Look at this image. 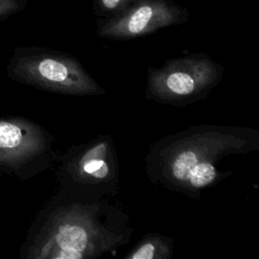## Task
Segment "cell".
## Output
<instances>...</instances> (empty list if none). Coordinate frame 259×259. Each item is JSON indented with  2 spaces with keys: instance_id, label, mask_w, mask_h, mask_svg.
I'll list each match as a JSON object with an SVG mask.
<instances>
[{
  "instance_id": "1",
  "label": "cell",
  "mask_w": 259,
  "mask_h": 259,
  "mask_svg": "<svg viewBox=\"0 0 259 259\" xmlns=\"http://www.w3.org/2000/svg\"><path fill=\"white\" fill-rule=\"evenodd\" d=\"M128 215L106 198L60 189L39 210L20 247L23 259H92L130 240Z\"/></svg>"
},
{
  "instance_id": "2",
  "label": "cell",
  "mask_w": 259,
  "mask_h": 259,
  "mask_svg": "<svg viewBox=\"0 0 259 259\" xmlns=\"http://www.w3.org/2000/svg\"><path fill=\"white\" fill-rule=\"evenodd\" d=\"M259 148V132L242 126L203 124L155 142L146 156V171L153 184L192 198L215 186L230 172L219 164L228 156Z\"/></svg>"
},
{
  "instance_id": "3",
  "label": "cell",
  "mask_w": 259,
  "mask_h": 259,
  "mask_svg": "<svg viewBox=\"0 0 259 259\" xmlns=\"http://www.w3.org/2000/svg\"><path fill=\"white\" fill-rule=\"evenodd\" d=\"M56 170L61 188L90 198L114 195L119 182V166L113 140L99 136L87 143L72 146L57 155Z\"/></svg>"
},
{
  "instance_id": "4",
  "label": "cell",
  "mask_w": 259,
  "mask_h": 259,
  "mask_svg": "<svg viewBox=\"0 0 259 259\" xmlns=\"http://www.w3.org/2000/svg\"><path fill=\"white\" fill-rule=\"evenodd\" d=\"M8 77L39 90L71 96H98L104 89L76 59L50 52H18L7 66Z\"/></svg>"
},
{
  "instance_id": "5",
  "label": "cell",
  "mask_w": 259,
  "mask_h": 259,
  "mask_svg": "<svg viewBox=\"0 0 259 259\" xmlns=\"http://www.w3.org/2000/svg\"><path fill=\"white\" fill-rule=\"evenodd\" d=\"M224 68L206 56L173 59L160 68H149L145 88L148 99L183 106L204 99L221 82Z\"/></svg>"
},
{
  "instance_id": "6",
  "label": "cell",
  "mask_w": 259,
  "mask_h": 259,
  "mask_svg": "<svg viewBox=\"0 0 259 259\" xmlns=\"http://www.w3.org/2000/svg\"><path fill=\"white\" fill-rule=\"evenodd\" d=\"M53 137L22 116L0 117V175L25 180L55 163Z\"/></svg>"
},
{
  "instance_id": "7",
  "label": "cell",
  "mask_w": 259,
  "mask_h": 259,
  "mask_svg": "<svg viewBox=\"0 0 259 259\" xmlns=\"http://www.w3.org/2000/svg\"><path fill=\"white\" fill-rule=\"evenodd\" d=\"M173 253V239L161 234H148L124 256L125 259H168Z\"/></svg>"
},
{
  "instance_id": "8",
  "label": "cell",
  "mask_w": 259,
  "mask_h": 259,
  "mask_svg": "<svg viewBox=\"0 0 259 259\" xmlns=\"http://www.w3.org/2000/svg\"><path fill=\"white\" fill-rule=\"evenodd\" d=\"M153 8L150 6H142L137 9L125 21L123 27H119L112 30L117 35H138L145 32L148 29L149 24L153 18Z\"/></svg>"
},
{
  "instance_id": "9",
  "label": "cell",
  "mask_w": 259,
  "mask_h": 259,
  "mask_svg": "<svg viewBox=\"0 0 259 259\" xmlns=\"http://www.w3.org/2000/svg\"><path fill=\"white\" fill-rule=\"evenodd\" d=\"M103 4L105 5V7L111 9L113 7H115L117 5V3L119 2V0H102Z\"/></svg>"
}]
</instances>
